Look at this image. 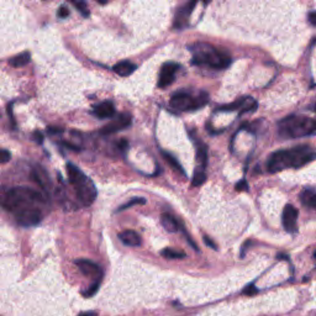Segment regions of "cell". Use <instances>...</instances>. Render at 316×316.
<instances>
[{
  "label": "cell",
  "instance_id": "35",
  "mask_svg": "<svg viewBox=\"0 0 316 316\" xmlns=\"http://www.w3.org/2000/svg\"><path fill=\"white\" fill-rule=\"evenodd\" d=\"M47 132L51 133V135H58V133L63 132V128H61V127H48Z\"/></svg>",
  "mask_w": 316,
  "mask_h": 316
},
{
  "label": "cell",
  "instance_id": "27",
  "mask_svg": "<svg viewBox=\"0 0 316 316\" xmlns=\"http://www.w3.org/2000/svg\"><path fill=\"white\" fill-rule=\"evenodd\" d=\"M10 158H11L10 152L6 151V149H0V165H1V163L9 162Z\"/></svg>",
  "mask_w": 316,
  "mask_h": 316
},
{
  "label": "cell",
  "instance_id": "11",
  "mask_svg": "<svg viewBox=\"0 0 316 316\" xmlns=\"http://www.w3.org/2000/svg\"><path fill=\"white\" fill-rule=\"evenodd\" d=\"M74 263L78 267L79 271L84 275H86V277L102 279V268L93 261H89V259H76Z\"/></svg>",
  "mask_w": 316,
  "mask_h": 316
},
{
  "label": "cell",
  "instance_id": "26",
  "mask_svg": "<svg viewBox=\"0 0 316 316\" xmlns=\"http://www.w3.org/2000/svg\"><path fill=\"white\" fill-rule=\"evenodd\" d=\"M145 203H146V199H144V198H133V199H131V200L128 201V203H126L125 205H123V207L119 208L118 211H123V210H125V209H127V208H131V207H133V205H137V204L144 205Z\"/></svg>",
  "mask_w": 316,
  "mask_h": 316
},
{
  "label": "cell",
  "instance_id": "20",
  "mask_svg": "<svg viewBox=\"0 0 316 316\" xmlns=\"http://www.w3.org/2000/svg\"><path fill=\"white\" fill-rule=\"evenodd\" d=\"M30 60H31V55H30V52H22L20 53V55L15 56V57L10 58L9 63H10V65H13V67L19 68V67H24V65H26L27 63L30 62Z\"/></svg>",
  "mask_w": 316,
  "mask_h": 316
},
{
  "label": "cell",
  "instance_id": "22",
  "mask_svg": "<svg viewBox=\"0 0 316 316\" xmlns=\"http://www.w3.org/2000/svg\"><path fill=\"white\" fill-rule=\"evenodd\" d=\"M162 156H163V158H165V160L167 161L168 163H169V166L173 168V169L177 170V172L180 173V174L186 175V172H184L183 167H182V166L179 165V162H178V161L175 160V158L172 156V154L168 153V152H166V151H162Z\"/></svg>",
  "mask_w": 316,
  "mask_h": 316
},
{
  "label": "cell",
  "instance_id": "29",
  "mask_svg": "<svg viewBox=\"0 0 316 316\" xmlns=\"http://www.w3.org/2000/svg\"><path fill=\"white\" fill-rule=\"evenodd\" d=\"M58 18H61V19H65V18H68L69 16V10L67 8H65V6H61L60 9H58Z\"/></svg>",
  "mask_w": 316,
  "mask_h": 316
},
{
  "label": "cell",
  "instance_id": "28",
  "mask_svg": "<svg viewBox=\"0 0 316 316\" xmlns=\"http://www.w3.org/2000/svg\"><path fill=\"white\" fill-rule=\"evenodd\" d=\"M257 293H258V289L253 284H250L243 289V294H246V295H254Z\"/></svg>",
  "mask_w": 316,
  "mask_h": 316
},
{
  "label": "cell",
  "instance_id": "33",
  "mask_svg": "<svg viewBox=\"0 0 316 316\" xmlns=\"http://www.w3.org/2000/svg\"><path fill=\"white\" fill-rule=\"evenodd\" d=\"M204 242L207 243V246H209L210 248H212V250H217V246L215 245L214 241H212L210 237H208V236H204Z\"/></svg>",
  "mask_w": 316,
  "mask_h": 316
},
{
  "label": "cell",
  "instance_id": "7",
  "mask_svg": "<svg viewBox=\"0 0 316 316\" xmlns=\"http://www.w3.org/2000/svg\"><path fill=\"white\" fill-rule=\"evenodd\" d=\"M257 106H258V104H257L256 100L252 99L251 97H245L231 103V104L222 105V106L217 107V111H236V110H240V115H243L246 112L256 110Z\"/></svg>",
  "mask_w": 316,
  "mask_h": 316
},
{
  "label": "cell",
  "instance_id": "4",
  "mask_svg": "<svg viewBox=\"0 0 316 316\" xmlns=\"http://www.w3.org/2000/svg\"><path fill=\"white\" fill-rule=\"evenodd\" d=\"M67 168V174H68L69 183L73 187L76 195L78 200L81 201L84 207H89L94 203L97 199L98 190L95 184L93 183V180L84 174L77 166L73 163H67L65 166Z\"/></svg>",
  "mask_w": 316,
  "mask_h": 316
},
{
  "label": "cell",
  "instance_id": "8",
  "mask_svg": "<svg viewBox=\"0 0 316 316\" xmlns=\"http://www.w3.org/2000/svg\"><path fill=\"white\" fill-rule=\"evenodd\" d=\"M298 216L299 211L294 205L287 204L283 209L282 222L283 228L287 232L295 233L298 231Z\"/></svg>",
  "mask_w": 316,
  "mask_h": 316
},
{
  "label": "cell",
  "instance_id": "10",
  "mask_svg": "<svg viewBox=\"0 0 316 316\" xmlns=\"http://www.w3.org/2000/svg\"><path fill=\"white\" fill-rule=\"evenodd\" d=\"M179 65L177 63H166L163 64V67L161 68L160 77H158V86L160 88H166L169 84H172L174 82L175 74H177Z\"/></svg>",
  "mask_w": 316,
  "mask_h": 316
},
{
  "label": "cell",
  "instance_id": "14",
  "mask_svg": "<svg viewBox=\"0 0 316 316\" xmlns=\"http://www.w3.org/2000/svg\"><path fill=\"white\" fill-rule=\"evenodd\" d=\"M93 114L99 119H110L115 115V106L111 102H103L95 105Z\"/></svg>",
  "mask_w": 316,
  "mask_h": 316
},
{
  "label": "cell",
  "instance_id": "24",
  "mask_svg": "<svg viewBox=\"0 0 316 316\" xmlns=\"http://www.w3.org/2000/svg\"><path fill=\"white\" fill-rule=\"evenodd\" d=\"M69 1L76 6L77 10H78L79 13H82V15H83L84 18H88L89 10H88V6H86L85 0H69Z\"/></svg>",
  "mask_w": 316,
  "mask_h": 316
},
{
  "label": "cell",
  "instance_id": "15",
  "mask_svg": "<svg viewBox=\"0 0 316 316\" xmlns=\"http://www.w3.org/2000/svg\"><path fill=\"white\" fill-rule=\"evenodd\" d=\"M119 240L124 243L125 246H130V247H136V246L141 245V236L133 230H126L119 233Z\"/></svg>",
  "mask_w": 316,
  "mask_h": 316
},
{
  "label": "cell",
  "instance_id": "37",
  "mask_svg": "<svg viewBox=\"0 0 316 316\" xmlns=\"http://www.w3.org/2000/svg\"><path fill=\"white\" fill-rule=\"evenodd\" d=\"M309 20H310V24L313 25V26H316V13L315 11H311V13L309 14Z\"/></svg>",
  "mask_w": 316,
  "mask_h": 316
},
{
  "label": "cell",
  "instance_id": "25",
  "mask_svg": "<svg viewBox=\"0 0 316 316\" xmlns=\"http://www.w3.org/2000/svg\"><path fill=\"white\" fill-rule=\"evenodd\" d=\"M100 280H102V279H97L94 282V284L92 285V287L88 288L86 290H84L83 296H85V298H90V296L95 295V294H97V292L99 290V288H100Z\"/></svg>",
  "mask_w": 316,
  "mask_h": 316
},
{
  "label": "cell",
  "instance_id": "16",
  "mask_svg": "<svg viewBox=\"0 0 316 316\" xmlns=\"http://www.w3.org/2000/svg\"><path fill=\"white\" fill-rule=\"evenodd\" d=\"M161 224L168 232H178L180 230V224L173 215L165 212L161 216Z\"/></svg>",
  "mask_w": 316,
  "mask_h": 316
},
{
  "label": "cell",
  "instance_id": "5",
  "mask_svg": "<svg viewBox=\"0 0 316 316\" xmlns=\"http://www.w3.org/2000/svg\"><path fill=\"white\" fill-rule=\"evenodd\" d=\"M279 136L283 139H300L313 136L316 130V123L308 116L290 115L279 123Z\"/></svg>",
  "mask_w": 316,
  "mask_h": 316
},
{
  "label": "cell",
  "instance_id": "13",
  "mask_svg": "<svg viewBox=\"0 0 316 316\" xmlns=\"http://www.w3.org/2000/svg\"><path fill=\"white\" fill-rule=\"evenodd\" d=\"M31 177L32 179H34L35 182H36V183L43 189V191L47 193L48 188H50L51 186V180L50 178H48L47 172H46L42 167H40V166H36V167H34V169H32Z\"/></svg>",
  "mask_w": 316,
  "mask_h": 316
},
{
  "label": "cell",
  "instance_id": "39",
  "mask_svg": "<svg viewBox=\"0 0 316 316\" xmlns=\"http://www.w3.org/2000/svg\"><path fill=\"white\" fill-rule=\"evenodd\" d=\"M98 3H100V4H105L106 3V0H97Z\"/></svg>",
  "mask_w": 316,
  "mask_h": 316
},
{
  "label": "cell",
  "instance_id": "34",
  "mask_svg": "<svg viewBox=\"0 0 316 316\" xmlns=\"http://www.w3.org/2000/svg\"><path fill=\"white\" fill-rule=\"evenodd\" d=\"M34 140L37 142V144L41 145L42 142H43V135H42L40 131H36V132L34 133Z\"/></svg>",
  "mask_w": 316,
  "mask_h": 316
},
{
  "label": "cell",
  "instance_id": "21",
  "mask_svg": "<svg viewBox=\"0 0 316 316\" xmlns=\"http://www.w3.org/2000/svg\"><path fill=\"white\" fill-rule=\"evenodd\" d=\"M207 180V173H205V168L200 167L199 166L198 168H195L193 174V179H191V184L194 187H200L205 183Z\"/></svg>",
  "mask_w": 316,
  "mask_h": 316
},
{
  "label": "cell",
  "instance_id": "9",
  "mask_svg": "<svg viewBox=\"0 0 316 316\" xmlns=\"http://www.w3.org/2000/svg\"><path fill=\"white\" fill-rule=\"evenodd\" d=\"M131 121H132V118H131L130 114H126V112L125 114H120L118 118L110 121L107 125H105L104 127L100 130V133H102V135H111V133L125 130L128 126H131Z\"/></svg>",
  "mask_w": 316,
  "mask_h": 316
},
{
  "label": "cell",
  "instance_id": "40",
  "mask_svg": "<svg viewBox=\"0 0 316 316\" xmlns=\"http://www.w3.org/2000/svg\"><path fill=\"white\" fill-rule=\"evenodd\" d=\"M203 1H204V3H205V4H207V3H209V0H203Z\"/></svg>",
  "mask_w": 316,
  "mask_h": 316
},
{
  "label": "cell",
  "instance_id": "2",
  "mask_svg": "<svg viewBox=\"0 0 316 316\" xmlns=\"http://www.w3.org/2000/svg\"><path fill=\"white\" fill-rule=\"evenodd\" d=\"M315 160V151L310 146H298L273 152L267 161L269 173H277L289 168H300Z\"/></svg>",
  "mask_w": 316,
  "mask_h": 316
},
{
  "label": "cell",
  "instance_id": "31",
  "mask_svg": "<svg viewBox=\"0 0 316 316\" xmlns=\"http://www.w3.org/2000/svg\"><path fill=\"white\" fill-rule=\"evenodd\" d=\"M118 147L121 152H126L128 148V142L126 141L125 139H121L120 141L118 142Z\"/></svg>",
  "mask_w": 316,
  "mask_h": 316
},
{
  "label": "cell",
  "instance_id": "18",
  "mask_svg": "<svg viewBox=\"0 0 316 316\" xmlns=\"http://www.w3.org/2000/svg\"><path fill=\"white\" fill-rule=\"evenodd\" d=\"M300 200L303 203L304 207L309 208V209H315L316 207V194L314 188H306L301 191Z\"/></svg>",
  "mask_w": 316,
  "mask_h": 316
},
{
  "label": "cell",
  "instance_id": "30",
  "mask_svg": "<svg viewBox=\"0 0 316 316\" xmlns=\"http://www.w3.org/2000/svg\"><path fill=\"white\" fill-rule=\"evenodd\" d=\"M236 190L242 191V190H248V186L246 183L245 179H241L237 184H236Z\"/></svg>",
  "mask_w": 316,
  "mask_h": 316
},
{
  "label": "cell",
  "instance_id": "1",
  "mask_svg": "<svg viewBox=\"0 0 316 316\" xmlns=\"http://www.w3.org/2000/svg\"><path fill=\"white\" fill-rule=\"evenodd\" d=\"M47 203L43 193L29 188V187H15L1 196L0 204L6 211L11 212L21 226H35L40 224L43 217L41 207Z\"/></svg>",
  "mask_w": 316,
  "mask_h": 316
},
{
  "label": "cell",
  "instance_id": "17",
  "mask_svg": "<svg viewBox=\"0 0 316 316\" xmlns=\"http://www.w3.org/2000/svg\"><path fill=\"white\" fill-rule=\"evenodd\" d=\"M136 64H133V63L128 62V61H123V62L116 63L112 69H114V72H115L116 74H119V76L127 77L136 71Z\"/></svg>",
  "mask_w": 316,
  "mask_h": 316
},
{
  "label": "cell",
  "instance_id": "32",
  "mask_svg": "<svg viewBox=\"0 0 316 316\" xmlns=\"http://www.w3.org/2000/svg\"><path fill=\"white\" fill-rule=\"evenodd\" d=\"M61 144L63 145V146L64 147H67V148H69V149H72V151H76V152H79L81 151V147L79 146H76V145H72L71 142H67V141H62L61 142Z\"/></svg>",
  "mask_w": 316,
  "mask_h": 316
},
{
  "label": "cell",
  "instance_id": "3",
  "mask_svg": "<svg viewBox=\"0 0 316 316\" xmlns=\"http://www.w3.org/2000/svg\"><path fill=\"white\" fill-rule=\"evenodd\" d=\"M190 50L193 52L191 63L195 65H208L214 69H224L231 64V57L228 53L212 47L209 43L198 42L190 46Z\"/></svg>",
  "mask_w": 316,
  "mask_h": 316
},
{
  "label": "cell",
  "instance_id": "36",
  "mask_svg": "<svg viewBox=\"0 0 316 316\" xmlns=\"http://www.w3.org/2000/svg\"><path fill=\"white\" fill-rule=\"evenodd\" d=\"M251 245H252V241H246V242L243 243V246H242V247H241V257L245 256L246 248H248Z\"/></svg>",
  "mask_w": 316,
  "mask_h": 316
},
{
  "label": "cell",
  "instance_id": "19",
  "mask_svg": "<svg viewBox=\"0 0 316 316\" xmlns=\"http://www.w3.org/2000/svg\"><path fill=\"white\" fill-rule=\"evenodd\" d=\"M196 161L199 166L203 168H207L208 165V148L203 142L199 140L196 141Z\"/></svg>",
  "mask_w": 316,
  "mask_h": 316
},
{
  "label": "cell",
  "instance_id": "12",
  "mask_svg": "<svg viewBox=\"0 0 316 316\" xmlns=\"http://www.w3.org/2000/svg\"><path fill=\"white\" fill-rule=\"evenodd\" d=\"M196 3H198V0H190L184 8H182L179 11H178L174 20L175 29H183V27L187 26V20H188L191 11L194 10V8H195Z\"/></svg>",
  "mask_w": 316,
  "mask_h": 316
},
{
  "label": "cell",
  "instance_id": "38",
  "mask_svg": "<svg viewBox=\"0 0 316 316\" xmlns=\"http://www.w3.org/2000/svg\"><path fill=\"white\" fill-rule=\"evenodd\" d=\"M78 316H98V314L94 311H84V313L79 314Z\"/></svg>",
  "mask_w": 316,
  "mask_h": 316
},
{
  "label": "cell",
  "instance_id": "6",
  "mask_svg": "<svg viewBox=\"0 0 316 316\" xmlns=\"http://www.w3.org/2000/svg\"><path fill=\"white\" fill-rule=\"evenodd\" d=\"M209 103V94L201 92L198 97H191L189 93H177L170 99V106L178 111H193L205 106Z\"/></svg>",
  "mask_w": 316,
  "mask_h": 316
},
{
  "label": "cell",
  "instance_id": "23",
  "mask_svg": "<svg viewBox=\"0 0 316 316\" xmlns=\"http://www.w3.org/2000/svg\"><path fill=\"white\" fill-rule=\"evenodd\" d=\"M165 258L167 259H182L186 258L187 254L182 251H177V250H173V248H165L162 252H161Z\"/></svg>",
  "mask_w": 316,
  "mask_h": 316
}]
</instances>
